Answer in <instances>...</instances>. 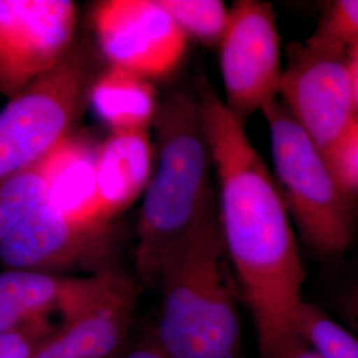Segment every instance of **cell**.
Masks as SVG:
<instances>
[{
	"label": "cell",
	"mask_w": 358,
	"mask_h": 358,
	"mask_svg": "<svg viewBox=\"0 0 358 358\" xmlns=\"http://www.w3.org/2000/svg\"><path fill=\"white\" fill-rule=\"evenodd\" d=\"M92 276L71 278L23 269L0 273V333L59 312L72 315L90 288Z\"/></svg>",
	"instance_id": "obj_13"
},
{
	"label": "cell",
	"mask_w": 358,
	"mask_h": 358,
	"mask_svg": "<svg viewBox=\"0 0 358 358\" xmlns=\"http://www.w3.org/2000/svg\"><path fill=\"white\" fill-rule=\"evenodd\" d=\"M110 224L68 217L47 201L0 244L6 269L56 273L110 268Z\"/></svg>",
	"instance_id": "obj_10"
},
{
	"label": "cell",
	"mask_w": 358,
	"mask_h": 358,
	"mask_svg": "<svg viewBox=\"0 0 358 358\" xmlns=\"http://www.w3.org/2000/svg\"><path fill=\"white\" fill-rule=\"evenodd\" d=\"M51 317L32 321L20 328L0 333V358H35L38 350L57 333Z\"/></svg>",
	"instance_id": "obj_20"
},
{
	"label": "cell",
	"mask_w": 358,
	"mask_h": 358,
	"mask_svg": "<svg viewBox=\"0 0 358 358\" xmlns=\"http://www.w3.org/2000/svg\"><path fill=\"white\" fill-rule=\"evenodd\" d=\"M285 358H320L301 340Z\"/></svg>",
	"instance_id": "obj_25"
},
{
	"label": "cell",
	"mask_w": 358,
	"mask_h": 358,
	"mask_svg": "<svg viewBox=\"0 0 358 358\" xmlns=\"http://www.w3.org/2000/svg\"><path fill=\"white\" fill-rule=\"evenodd\" d=\"M234 278L215 211L161 268L154 344L169 358H243Z\"/></svg>",
	"instance_id": "obj_3"
},
{
	"label": "cell",
	"mask_w": 358,
	"mask_h": 358,
	"mask_svg": "<svg viewBox=\"0 0 358 358\" xmlns=\"http://www.w3.org/2000/svg\"><path fill=\"white\" fill-rule=\"evenodd\" d=\"M136 307L134 282L113 268L96 273L85 300L35 358H121Z\"/></svg>",
	"instance_id": "obj_11"
},
{
	"label": "cell",
	"mask_w": 358,
	"mask_h": 358,
	"mask_svg": "<svg viewBox=\"0 0 358 358\" xmlns=\"http://www.w3.org/2000/svg\"><path fill=\"white\" fill-rule=\"evenodd\" d=\"M337 307L345 321L346 328L358 337V282L341 294Z\"/></svg>",
	"instance_id": "obj_22"
},
{
	"label": "cell",
	"mask_w": 358,
	"mask_h": 358,
	"mask_svg": "<svg viewBox=\"0 0 358 358\" xmlns=\"http://www.w3.org/2000/svg\"><path fill=\"white\" fill-rule=\"evenodd\" d=\"M275 179L289 215L319 255L344 254L356 236L353 196L343 189L324 154L278 99L263 109Z\"/></svg>",
	"instance_id": "obj_4"
},
{
	"label": "cell",
	"mask_w": 358,
	"mask_h": 358,
	"mask_svg": "<svg viewBox=\"0 0 358 358\" xmlns=\"http://www.w3.org/2000/svg\"><path fill=\"white\" fill-rule=\"evenodd\" d=\"M297 334L320 358H358V337L316 306L304 303Z\"/></svg>",
	"instance_id": "obj_17"
},
{
	"label": "cell",
	"mask_w": 358,
	"mask_h": 358,
	"mask_svg": "<svg viewBox=\"0 0 358 358\" xmlns=\"http://www.w3.org/2000/svg\"><path fill=\"white\" fill-rule=\"evenodd\" d=\"M219 48L223 100L244 122L279 96L280 35L272 6L259 0L236 1Z\"/></svg>",
	"instance_id": "obj_7"
},
{
	"label": "cell",
	"mask_w": 358,
	"mask_h": 358,
	"mask_svg": "<svg viewBox=\"0 0 358 358\" xmlns=\"http://www.w3.org/2000/svg\"><path fill=\"white\" fill-rule=\"evenodd\" d=\"M51 153L34 165L0 180V244L38 206L45 202L51 171Z\"/></svg>",
	"instance_id": "obj_16"
},
{
	"label": "cell",
	"mask_w": 358,
	"mask_h": 358,
	"mask_svg": "<svg viewBox=\"0 0 358 358\" xmlns=\"http://www.w3.org/2000/svg\"><path fill=\"white\" fill-rule=\"evenodd\" d=\"M154 122L158 162L143 192L134 252L146 282H158L167 257L217 211L214 162L196 93L174 92Z\"/></svg>",
	"instance_id": "obj_2"
},
{
	"label": "cell",
	"mask_w": 358,
	"mask_h": 358,
	"mask_svg": "<svg viewBox=\"0 0 358 358\" xmlns=\"http://www.w3.org/2000/svg\"><path fill=\"white\" fill-rule=\"evenodd\" d=\"M121 358H169L166 355L155 345L153 340L143 341L138 345L130 348Z\"/></svg>",
	"instance_id": "obj_23"
},
{
	"label": "cell",
	"mask_w": 358,
	"mask_h": 358,
	"mask_svg": "<svg viewBox=\"0 0 358 358\" xmlns=\"http://www.w3.org/2000/svg\"><path fill=\"white\" fill-rule=\"evenodd\" d=\"M348 53V66H349V73L352 78V85H353V92H355V99H356V105L358 109V44L352 47Z\"/></svg>",
	"instance_id": "obj_24"
},
{
	"label": "cell",
	"mask_w": 358,
	"mask_h": 358,
	"mask_svg": "<svg viewBox=\"0 0 358 358\" xmlns=\"http://www.w3.org/2000/svg\"><path fill=\"white\" fill-rule=\"evenodd\" d=\"M346 52L308 38L282 71V105L324 154L329 166L357 122Z\"/></svg>",
	"instance_id": "obj_6"
},
{
	"label": "cell",
	"mask_w": 358,
	"mask_h": 358,
	"mask_svg": "<svg viewBox=\"0 0 358 358\" xmlns=\"http://www.w3.org/2000/svg\"><path fill=\"white\" fill-rule=\"evenodd\" d=\"M182 31L207 44H219L229 20L230 8L220 0H161Z\"/></svg>",
	"instance_id": "obj_18"
},
{
	"label": "cell",
	"mask_w": 358,
	"mask_h": 358,
	"mask_svg": "<svg viewBox=\"0 0 358 358\" xmlns=\"http://www.w3.org/2000/svg\"><path fill=\"white\" fill-rule=\"evenodd\" d=\"M310 40L343 52L357 45L358 0L333 3Z\"/></svg>",
	"instance_id": "obj_19"
},
{
	"label": "cell",
	"mask_w": 358,
	"mask_h": 358,
	"mask_svg": "<svg viewBox=\"0 0 358 358\" xmlns=\"http://www.w3.org/2000/svg\"><path fill=\"white\" fill-rule=\"evenodd\" d=\"M97 148L68 136L51 153L47 202L68 217L83 222H100ZM108 224V223H106Z\"/></svg>",
	"instance_id": "obj_14"
},
{
	"label": "cell",
	"mask_w": 358,
	"mask_h": 358,
	"mask_svg": "<svg viewBox=\"0 0 358 358\" xmlns=\"http://www.w3.org/2000/svg\"><path fill=\"white\" fill-rule=\"evenodd\" d=\"M153 155L148 130L112 131L97 146V195L103 223L110 224L145 192L153 174Z\"/></svg>",
	"instance_id": "obj_12"
},
{
	"label": "cell",
	"mask_w": 358,
	"mask_h": 358,
	"mask_svg": "<svg viewBox=\"0 0 358 358\" xmlns=\"http://www.w3.org/2000/svg\"><path fill=\"white\" fill-rule=\"evenodd\" d=\"M333 173L350 196L358 192V120L333 159Z\"/></svg>",
	"instance_id": "obj_21"
},
{
	"label": "cell",
	"mask_w": 358,
	"mask_h": 358,
	"mask_svg": "<svg viewBox=\"0 0 358 358\" xmlns=\"http://www.w3.org/2000/svg\"><path fill=\"white\" fill-rule=\"evenodd\" d=\"M92 106L112 131L148 130L158 113L150 80L112 66L92 87Z\"/></svg>",
	"instance_id": "obj_15"
},
{
	"label": "cell",
	"mask_w": 358,
	"mask_h": 358,
	"mask_svg": "<svg viewBox=\"0 0 358 358\" xmlns=\"http://www.w3.org/2000/svg\"><path fill=\"white\" fill-rule=\"evenodd\" d=\"M76 7L66 0H0V92L10 100L71 52Z\"/></svg>",
	"instance_id": "obj_8"
},
{
	"label": "cell",
	"mask_w": 358,
	"mask_h": 358,
	"mask_svg": "<svg viewBox=\"0 0 358 358\" xmlns=\"http://www.w3.org/2000/svg\"><path fill=\"white\" fill-rule=\"evenodd\" d=\"M87 94V68L71 50L0 110V180L34 165L69 136Z\"/></svg>",
	"instance_id": "obj_5"
},
{
	"label": "cell",
	"mask_w": 358,
	"mask_h": 358,
	"mask_svg": "<svg viewBox=\"0 0 358 358\" xmlns=\"http://www.w3.org/2000/svg\"><path fill=\"white\" fill-rule=\"evenodd\" d=\"M195 93L219 189V226L234 276L252 313L262 358H285L301 340L306 272L292 217L243 121L205 77Z\"/></svg>",
	"instance_id": "obj_1"
},
{
	"label": "cell",
	"mask_w": 358,
	"mask_h": 358,
	"mask_svg": "<svg viewBox=\"0 0 358 358\" xmlns=\"http://www.w3.org/2000/svg\"><path fill=\"white\" fill-rule=\"evenodd\" d=\"M93 23L100 48L112 66L148 80L166 76L180 63L187 35L161 0H108Z\"/></svg>",
	"instance_id": "obj_9"
}]
</instances>
